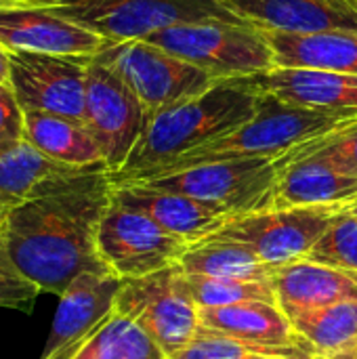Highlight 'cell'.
I'll list each match as a JSON object with an SVG mask.
<instances>
[{"label":"cell","mask_w":357,"mask_h":359,"mask_svg":"<svg viewBox=\"0 0 357 359\" xmlns=\"http://www.w3.org/2000/svg\"><path fill=\"white\" fill-rule=\"evenodd\" d=\"M183 280L198 309L225 307L244 301L278 303L274 280H225V278H206V276H187V273H183Z\"/></svg>","instance_id":"cell-28"},{"label":"cell","mask_w":357,"mask_h":359,"mask_svg":"<svg viewBox=\"0 0 357 359\" xmlns=\"http://www.w3.org/2000/svg\"><path fill=\"white\" fill-rule=\"evenodd\" d=\"M345 206H292L263 208L229 219L217 233L244 244L261 261L284 267L309 255Z\"/></svg>","instance_id":"cell-9"},{"label":"cell","mask_w":357,"mask_h":359,"mask_svg":"<svg viewBox=\"0 0 357 359\" xmlns=\"http://www.w3.org/2000/svg\"><path fill=\"white\" fill-rule=\"evenodd\" d=\"M105 166L78 168L50 160L29 141H21L15 149L0 156V208L8 210L19 202L57 185L59 181ZM107 170V168H105Z\"/></svg>","instance_id":"cell-22"},{"label":"cell","mask_w":357,"mask_h":359,"mask_svg":"<svg viewBox=\"0 0 357 359\" xmlns=\"http://www.w3.org/2000/svg\"><path fill=\"white\" fill-rule=\"evenodd\" d=\"M42 290L23 276L4 240V215L0 217V307L29 313Z\"/></svg>","instance_id":"cell-31"},{"label":"cell","mask_w":357,"mask_h":359,"mask_svg":"<svg viewBox=\"0 0 357 359\" xmlns=\"http://www.w3.org/2000/svg\"><path fill=\"white\" fill-rule=\"evenodd\" d=\"M25 139V111L11 86H0V156Z\"/></svg>","instance_id":"cell-32"},{"label":"cell","mask_w":357,"mask_h":359,"mask_svg":"<svg viewBox=\"0 0 357 359\" xmlns=\"http://www.w3.org/2000/svg\"><path fill=\"white\" fill-rule=\"evenodd\" d=\"M307 261L357 273V217L345 206L314 244Z\"/></svg>","instance_id":"cell-29"},{"label":"cell","mask_w":357,"mask_h":359,"mask_svg":"<svg viewBox=\"0 0 357 359\" xmlns=\"http://www.w3.org/2000/svg\"><path fill=\"white\" fill-rule=\"evenodd\" d=\"M284 164L286 154L278 158H234L189 166L139 183L191 196L225 210L234 219L269 208L271 191Z\"/></svg>","instance_id":"cell-7"},{"label":"cell","mask_w":357,"mask_h":359,"mask_svg":"<svg viewBox=\"0 0 357 359\" xmlns=\"http://www.w3.org/2000/svg\"><path fill=\"white\" fill-rule=\"evenodd\" d=\"M261 97L252 78L219 80L206 93L156 114L124 166L109 172L112 185L147 181L183 156L229 135L257 116Z\"/></svg>","instance_id":"cell-2"},{"label":"cell","mask_w":357,"mask_h":359,"mask_svg":"<svg viewBox=\"0 0 357 359\" xmlns=\"http://www.w3.org/2000/svg\"><path fill=\"white\" fill-rule=\"evenodd\" d=\"M112 198L133 210L147 215L168 233L196 244L217 233L231 217L191 196L154 187L149 183L112 185Z\"/></svg>","instance_id":"cell-15"},{"label":"cell","mask_w":357,"mask_h":359,"mask_svg":"<svg viewBox=\"0 0 357 359\" xmlns=\"http://www.w3.org/2000/svg\"><path fill=\"white\" fill-rule=\"evenodd\" d=\"M25 141H29L50 160L69 166H105L103 154L90 130L82 120L76 118L46 111H25Z\"/></svg>","instance_id":"cell-23"},{"label":"cell","mask_w":357,"mask_h":359,"mask_svg":"<svg viewBox=\"0 0 357 359\" xmlns=\"http://www.w3.org/2000/svg\"><path fill=\"white\" fill-rule=\"evenodd\" d=\"M274 290L280 309L295 320L339 301L357 299V273L301 259L278 267Z\"/></svg>","instance_id":"cell-18"},{"label":"cell","mask_w":357,"mask_h":359,"mask_svg":"<svg viewBox=\"0 0 357 359\" xmlns=\"http://www.w3.org/2000/svg\"><path fill=\"white\" fill-rule=\"evenodd\" d=\"M25 0H0V6H15V4H23Z\"/></svg>","instance_id":"cell-35"},{"label":"cell","mask_w":357,"mask_h":359,"mask_svg":"<svg viewBox=\"0 0 357 359\" xmlns=\"http://www.w3.org/2000/svg\"><path fill=\"white\" fill-rule=\"evenodd\" d=\"M112 202L105 168L86 170L19 202L4 215L17 267L42 292L61 297L86 271H112L99 255V225Z\"/></svg>","instance_id":"cell-1"},{"label":"cell","mask_w":357,"mask_h":359,"mask_svg":"<svg viewBox=\"0 0 357 359\" xmlns=\"http://www.w3.org/2000/svg\"><path fill=\"white\" fill-rule=\"evenodd\" d=\"M114 309L137 322L166 358L183 349L200 330V309L185 286L179 263L124 280Z\"/></svg>","instance_id":"cell-8"},{"label":"cell","mask_w":357,"mask_h":359,"mask_svg":"<svg viewBox=\"0 0 357 359\" xmlns=\"http://www.w3.org/2000/svg\"><path fill=\"white\" fill-rule=\"evenodd\" d=\"M278 67H314L357 76V34H292L265 29Z\"/></svg>","instance_id":"cell-21"},{"label":"cell","mask_w":357,"mask_h":359,"mask_svg":"<svg viewBox=\"0 0 357 359\" xmlns=\"http://www.w3.org/2000/svg\"><path fill=\"white\" fill-rule=\"evenodd\" d=\"M200 326L244 341L311 347L295 332L290 318L280 309V305L267 301H244L225 307L200 309Z\"/></svg>","instance_id":"cell-20"},{"label":"cell","mask_w":357,"mask_h":359,"mask_svg":"<svg viewBox=\"0 0 357 359\" xmlns=\"http://www.w3.org/2000/svg\"><path fill=\"white\" fill-rule=\"evenodd\" d=\"M179 59L200 67L215 80L252 78L276 67L274 48L259 25L248 23H181L145 38Z\"/></svg>","instance_id":"cell-5"},{"label":"cell","mask_w":357,"mask_h":359,"mask_svg":"<svg viewBox=\"0 0 357 359\" xmlns=\"http://www.w3.org/2000/svg\"><path fill=\"white\" fill-rule=\"evenodd\" d=\"M292 322L295 332L305 339L322 358L357 347V299L303 313Z\"/></svg>","instance_id":"cell-26"},{"label":"cell","mask_w":357,"mask_h":359,"mask_svg":"<svg viewBox=\"0 0 357 359\" xmlns=\"http://www.w3.org/2000/svg\"><path fill=\"white\" fill-rule=\"evenodd\" d=\"M353 120L357 118H343L320 109L297 107L276 97L263 95L259 111L252 120L231 130L229 135L183 156L181 160L173 162L156 177L177 172L189 166L206 164V162H221L234 158H278Z\"/></svg>","instance_id":"cell-4"},{"label":"cell","mask_w":357,"mask_h":359,"mask_svg":"<svg viewBox=\"0 0 357 359\" xmlns=\"http://www.w3.org/2000/svg\"><path fill=\"white\" fill-rule=\"evenodd\" d=\"M72 359H168L154 339L130 318L112 311Z\"/></svg>","instance_id":"cell-25"},{"label":"cell","mask_w":357,"mask_h":359,"mask_svg":"<svg viewBox=\"0 0 357 359\" xmlns=\"http://www.w3.org/2000/svg\"><path fill=\"white\" fill-rule=\"evenodd\" d=\"M93 59L107 65L124 80L141 101L147 120L173 105L206 93L219 82L210 74L149 40L112 42Z\"/></svg>","instance_id":"cell-6"},{"label":"cell","mask_w":357,"mask_h":359,"mask_svg":"<svg viewBox=\"0 0 357 359\" xmlns=\"http://www.w3.org/2000/svg\"><path fill=\"white\" fill-rule=\"evenodd\" d=\"M326 359H357V347L349 349V351H343V353H337V355H330Z\"/></svg>","instance_id":"cell-34"},{"label":"cell","mask_w":357,"mask_h":359,"mask_svg":"<svg viewBox=\"0 0 357 359\" xmlns=\"http://www.w3.org/2000/svg\"><path fill=\"white\" fill-rule=\"evenodd\" d=\"M2 215H6V212H2V210H0V217H2Z\"/></svg>","instance_id":"cell-38"},{"label":"cell","mask_w":357,"mask_h":359,"mask_svg":"<svg viewBox=\"0 0 357 359\" xmlns=\"http://www.w3.org/2000/svg\"><path fill=\"white\" fill-rule=\"evenodd\" d=\"M0 86H11V61L8 48L0 42Z\"/></svg>","instance_id":"cell-33"},{"label":"cell","mask_w":357,"mask_h":359,"mask_svg":"<svg viewBox=\"0 0 357 359\" xmlns=\"http://www.w3.org/2000/svg\"><path fill=\"white\" fill-rule=\"evenodd\" d=\"M274 359H292V358H274ZM314 359H326V358H314Z\"/></svg>","instance_id":"cell-37"},{"label":"cell","mask_w":357,"mask_h":359,"mask_svg":"<svg viewBox=\"0 0 357 359\" xmlns=\"http://www.w3.org/2000/svg\"><path fill=\"white\" fill-rule=\"evenodd\" d=\"M82 122L97 141L107 172H116L141 139L147 116L124 80L107 65L90 59Z\"/></svg>","instance_id":"cell-11"},{"label":"cell","mask_w":357,"mask_h":359,"mask_svg":"<svg viewBox=\"0 0 357 359\" xmlns=\"http://www.w3.org/2000/svg\"><path fill=\"white\" fill-rule=\"evenodd\" d=\"M263 95L288 105L320 109L343 118H357V76L314 69V67H271L252 76Z\"/></svg>","instance_id":"cell-16"},{"label":"cell","mask_w":357,"mask_h":359,"mask_svg":"<svg viewBox=\"0 0 357 359\" xmlns=\"http://www.w3.org/2000/svg\"><path fill=\"white\" fill-rule=\"evenodd\" d=\"M48 8L109 42L145 40L181 23H250L225 0H25Z\"/></svg>","instance_id":"cell-3"},{"label":"cell","mask_w":357,"mask_h":359,"mask_svg":"<svg viewBox=\"0 0 357 359\" xmlns=\"http://www.w3.org/2000/svg\"><path fill=\"white\" fill-rule=\"evenodd\" d=\"M347 208H349V210H351V212L357 217V198L353 200V202H349V204H347Z\"/></svg>","instance_id":"cell-36"},{"label":"cell","mask_w":357,"mask_h":359,"mask_svg":"<svg viewBox=\"0 0 357 359\" xmlns=\"http://www.w3.org/2000/svg\"><path fill=\"white\" fill-rule=\"evenodd\" d=\"M0 210H2V208H0ZM2 212H6V210H2Z\"/></svg>","instance_id":"cell-39"},{"label":"cell","mask_w":357,"mask_h":359,"mask_svg":"<svg viewBox=\"0 0 357 359\" xmlns=\"http://www.w3.org/2000/svg\"><path fill=\"white\" fill-rule=\"evenodd\" d=\"M99 255L122 280L143 278L179 263L189 242L112 198L99 225Z\"/></svg>","instance_id":"cell-10"},{"label":"cell","mask_w":357,"mask_h":359,"mask_svg":"<svg viewBox=\"0 0 357 359\" xmlns=\"http://www.w3.org/2000/svg\"><path fill=\"white\" fill-rule=\"evenodd\" d=\"M357 198V177L318 158L288 160L271 191L269 208L347 206Z\"/></svg>","instance_id":"cell-19"},{"label":"cell","mask_w":357,"mask_h":359,"mask_svg":"<svg viewBox=\"0 0 357 359\" xmlns=\"http://www.w3.org/2000/svg\"><path fill=\"white\" fill-rule=\"evenodd\" d=\"M263 29L292 34H357V0H225Z\"/></svg>","instance_id":"cell-17"},{"label":"cell","mask_w":357,"mask_h":359,"mask_svg":"<svg viewBox=\"0 0 357 359\" xmlns=\"http://www.w3.org/2000/svg\"><path fill=\"white\" fill-rule=\"evenodd\" d=\"M286 158H318L332 164L341 172L357 177V120L295 147L286 154Z\"/></svg>","instance_id":"cell-30"},{"label":"cell","mask_w":357,"mask_h":359,"mask_svg":"<svg viewBox=\"0 0 357 359\" xmlns=\"http://www.w3.org/2000/svg\"><path fill=\"white\" fill-rule=\"evenodd\" d=\"M124 280L114 271L80 273L59 297L40 359H72L86 337L114 311Z\"/></svg>","instance_id":"cell-13"},{"label":"cell","mask_w":357,"mask_h":359,"mask_svg":"<svg viewBox=\"0 0 357 359\" xmlns=\"http://www.w3.org/2000/svg\"><path fill=\"white\" fill-rule=\"evenodd\" d=\"M93 57L8 50L11 88L23 111L84 118L86 74Z\"/></svg>","instance_id":"cell-12"},{"label":"cell","mask_w":357,"mask_h":359,"mask_svg":"<svg viewBox=\"0 0 357 359\" xmlns=\"http://www.w3.org/2000/svg\"><path fill=\"white\" fill-rule=\"evenodd\" d=\"M314 359L322 358L314 347L307 345H271L244 341L229 334H221L200 326L196 337L168 359Z\"/></svg>","instance_id":"cell-27"},{"label":"cell","mask_w":357,"mask_h":359,"mask_svg":"<svg viewBox=\"0 0 357 359\" xmlns=\"http://www.w3.org/2000/svg\"><path fill=\"white\" fill-rule=\"evenodd\" d=\"M0 42L8 50L84 57H95L112 44L103 36L27 2L0 6Z\"/></svg>","instance_id":"cell-14"},{"label":"cell","mask_w":357,"mask_h":359,"mask_svg":"<svg viewBox=\"0 0 357 359\" xmlns=\"http://www.w3.org/2000/svg\"><path fill=\"white\" fill-rule=\"evenodd\" d=\"M179 267L187 276L225 278V280H274L278 267L261 261L244 244L208 236L189 248L179 259Z\"/></svg>","instance_id":"cell-24"}]
</instances>
